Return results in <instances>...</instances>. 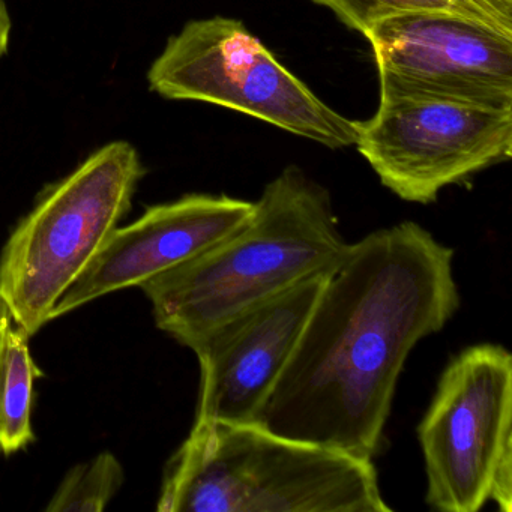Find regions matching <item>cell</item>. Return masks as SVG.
Returning <instances> with one entry per match:
<instances>
[{
	"label": "cell",
	"mask_w": 512,
	"mask_h": 512,
	"mask_svg": "<svg viewBox=\"0 0 512 512\" xmlns=\"http://www.w3.org/2000/svg\"><path fill=\"white\" fill-rule=\"evenodd\" d=\"M454 248L403 221L349 245L257 424L374 460L416 344L460 308Z\"/></svg>",
	"instance_id": "1"
},
{
	"label": "cell",
	"mask_w": 512,
	"mask_h": 512,
	"mask_svg": "<svg viewBox=\"0 0 512 512\" xmlns=\"http://www.w3.org/2000/svg\"><path fill=\"white\" fill-rule=\"evenodd\" d=\"M349 245L329 191L289 166L263 188L244 226L140 287L158 328L190 347L239 311L334 268Z\"/></svg>",
	"instance_id": "2"
},
{
	"label": "cell",
	"mask_w": 512,
	"mask_h": 512,
	"mask_svg": "<svg viewBox=\"0 0 512 512\" xmlns=\"http://www.w3.org/2000/svg\"><path fill=\"white\" fill-rule=\"evenodd\" d=\"M160 512H391L373 460L259 424L194 421L164 470Z\"/></svg>",
	"instance_id": "3"
},
{
	"label": "cell",
	"mask_w": 512,
	"mask_h": 512,
	"mask_svg": "<svg viewBox=\"0 0 512 512\" xmlns=\"http://www.w3.org/2000/svg\"><path fill=\"white\" fill-rule=\"evenodd\" d=\"M145 173L136 146L107 143L46 187L17 224L0 254V302L29 337L118 229Z\"/></svg>",
	"instance_id": "4"
},
{
	"label": "cell",
	"mask_w": 512,
	"mask_h": 512,
	"mask_svg": "<svg viewBox=\"0 0 512 512\" xmlns=\"http://www.w3.org/2000/svg\"><path fill=\"white\" fill-rule=\"evenodd\" d=\"M148 83L166 100L226 107L329 149L358 140V122L323 103L239 20L188 22L149 68Z\"/></svg>",
	"instance_id": "5"
},
{
	"label": "cell",
	"mask_w": 512,
	"mask_h": 512,
	"mask_svg": "<svg viewBox=\"0 0 512 512\" xmlns=\"http://www.w3.org/2000/svg\"><path fill=\"white\" fill-rule=\"evenodd\" d=\"M425 502L443 512L512 511V355L466 347L449 361L418 425Z\"/></svg>",
	"instance_id": "6"
},
{
	"label": "cell",
	"mask_w": 512,
	"mask_h": 512,
	"mask_svg": "<svg viewBox=\"0 0 512 512\" xmlns=\"http://www.w3.org/2000/svg\"><path fill=\"white\" fill-rule=\"evenodd\" d=\"M356 148L398 199L430 205L440 191L512 157V109L430 97H380L358 122Z\"/></svg>",
	"instance_id": "7"
},
{
	"label": "cell",
	"mask_w": 512,
	"mask_h": 512,
	"mask_svg": "<svg viewBox=\"0 0 512 512\" xmlns=\"http://www.w3.org/2000/svg\"><path fill=\"white\" fill-rule=\"evenodd\" d=\"M380 97H430L512 109V37L449 13L389 17L365 31Z\"/></svg>",
	"instance_id": "8"
},
{
	"label": "cell",
	"mask_w": 512,
	"mask_h": 512,
	"mask_svg": "<svg viewBox=\"0 0 512 512\" xmlns=\"http://www.w3.org/2000/svg\"><path fill=\"white\" fill-rule=\"evenodd\" d=\"M334 268L239 311L190 344L200 367L196 421L257 424Z\"/></svg>",
	"instance_id": "9"
},
{
	"label": "cell",
	"mask_w": 512,
	"mask_h": 512,
	"mask_svg": "<svg viewBox=\"0 0 512 512\" xmlns=\"http://www.w3.org/2000/svg\"><path fill=\"white\" fill-rule=\"evenodd\" d=\"M254 202L212 194H188L151 206L130 226L113 230L85 271L65 290L50 320L94 299L146 281L208 250L244 226Z\"/></svg>",
	"instance_id": "10"
},
{
	"label": "cell",
	"mask_w": 512,
	"mask_h": 512,
	"mask_svg": "<svg viewBox=\"0 0 512 512\" xmlns=\"http://www.w3.org/2000/svg\"><path fill=\"white\" fill-rule=\"evenodd\" d=\"M41 370L29 350V335L8 320L0 350V451L16 454L35 442L34 383Z\"/></svg>",
	"instance_id": "11"
},
{
	"label": "cell",
	"mask_w": 512,
	"mask_h": 512,
	"mask_svg": "<svg viewBox=\"0 0 512 512\" xmlns=\"http://www.w3.org/2000/svg\"><path fill=\"white\" fill-rule=\"evenodd\" d=\"M328 8L352 31H365L389 19L410 13H449L485 23L512 37V16L500 13L482 0H311Z\"/></svg>",
	"instance_id": "12"
},
{
	"label": "cell",
	"mask_w": 512,
	"mask_h": 512,
	"mask_svg": "<svg viewBox=\"0 0 512 512\" xmlns=\"http://www.w3.org/2000/svg\"><path fill=\"white\" fill-rule=\"evenodd\" d=\"M122 484V464L112 452H103L88 463L77 464L65 475L46 511H104Z\"/></svg>",
	"instance_id": "13"
},
{
	"label": "cell",
	"mask_w": 512,
	"mask_h": 512,
	"mask_svg": "<svg viewBox=\"0 0 512 512\" xmlns=\"http://www.w3.org/2000/svg\"><path fill=\"white\" fill-rule=\"evenodd\" d=\"M13 20L5 0H0V61L7 56L10 49Z\"/></svg>",
	"instance_id": "14"
},
{
	"label": "cell",
	"mask_w": 512,
	"mask_h": 512,
	"mask_svg": "<svg viewBox=\"0 0 512 512\" xmlns=\"http://www.w3.org/2000/svg\"><path fill=\"white\" fill-rule=\"evenodd\" d=\"M482 2L496 8L497 11L506 14V16H512V0H482Z\"/></svg>",
	"instance_id": "15"
},
{
	"label": "cell",
	"mask_w": 512,
	"mask_h": 512,
	"mask_svg": "<svg viewBox=\"0 0 512 512\" xmlns=\"http://www.w3.org/2000/svg\"><path fill=\"white\" fill-rule=\"evenodd\" d=\"M10 313L7 308L0 302V350H2V343H4V332L5 326H7L8 320H10Z\"/></svg>",
	"instance_id": "16"
}]
</instances>
